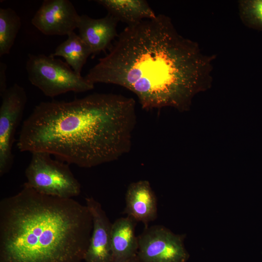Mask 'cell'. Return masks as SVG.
<instances>
[{
	"instance_id": "obj_1",
	"label": "cell",
	"mask_w": 262,
	"mask_h": 262,
	"mask_svg": "<svg viewBox=\"0 0 262 262\" xmlns=\"http://www.w3.org/2000/svg\"><path fill=\"white\" fill-rule=\"evenodd\" d=\"M84 78L113 84L137 97L145 110H189L194 97L209 89L214 56L180 35L163 14L127 26Z\"/></svg>"
},
{
	"instance_id": "obj_2",
	"label": "cell",
	"mask_w": 262,
	"mask_h": 262,
	"mask_svg": "<svg viewBox=\"0 0 262 262\" xmlns=\"http://www.w3.org/2000/svg\"><path fill=\"white\" fill-rule=\"evenodd\" d=\"M136 122L135 100L121 95L95 93L41 102L23 122L17 146L21 152H45L91 168L130 151Z\"/></svg>"
},
{
	"instance_id": "obj_3",
	"label": "cell",
	"mask_w": 262,
	"mask_h": 262,
	"mask_svg": "<svg viewBox=\"0 0 262 262\" xmlns=\"http://www.w3.org/2000/svg\"><path fill=\"white\" fill-rule=\"evenodd\" d=\"M92 229L86 205L25 182L0 201V262H82Z\"/></svg>"
},
{
	"instance_id": "obj_4",
	"label": "cell",
	"mask_w": 262,
	"mask_h": 262,
	"mask_svg": "<svg viewBox=\"0 0 262 262\" xmlns=\"http://www.w3.org/2000/svg\"><path fill=\"white\" fill-rule=\"evenodd\" d=\"M26 69L30 82L50 98L68 92H85L94 88V84L76 73L66 62L50 55L30 54Z\"/></svg>"
},
{
	"instance_id": "obj_5",
	"label": "cell",
	"mask_w": 262,
	"mask_h": 262,
	"mask_svg": "<svg viewBox=\"0 0 262 262\" xmlns=\"http://www.w3.org/2000/svg\"><path fill=\"white\" fill-rule=\"evenodd\" d=\"M45 152L32 153L30 162L25 171V182L41 194L63 198L79 195L81 186L68 164L52 159Z\"/></svg>"
},
{
	"instance_id": "obj_6",
	"label": "cell",
	"mask_w": 262,
	"mask_h": 262,
	"mask_svg": "<svg viewBox=\"0 0 262 262\" xmlns=\"http://www.w3.org/2000/svg\"><path fill=\"white\" fill-rule=\"evenodd\" d=\"M0 176L11 169L14 162L12 147L15 133L27 103L25 89L15 83L0 95Z\"/></svg>"
},
{
	"instance_id": "obj_7",
	"label": "cell",
	"mask_w": 262,
	"mask_h": 262,
	"mask_svg": "<svg viewBox=\"0 0 262 262\" xmlns=\"http://www.w3.org/2000/svg\"><path fill=\"white\" fill-rule=\"evenodd\" d=\"M183 240L162 225L146 227L138 236L137 256L140 262H186L190 256Z\"/></svg>"
},
{
	"instance_id": "obj_8",
	"label": "cell",
	"mask_w": 262,
	"mask_h": 262,
	"mask_svg": "<svg viewBox=\"0 0 262 262\" xmlns=\"http://www.w3.org/2000/svg\"><path fill=\"white\" fill-rule=\"evenodd\" d=\"M80 17L68 0H45L31 23L45 35H67L77 28Z\"/></svg>"
},
{
	"instance_id": "obj_9",
	"label": "cell",
	"mask_w": 262,
	"mask_h": 262,
	"mask_svg": "<svg viewBox=\"0 0 262 262\" xmlns=\"http://www.w3.org/2000/svg\"><path fill=\"white\" fill-rule=\"evenodd\" d=\"M92 217L93 229L84 260L85 262H112V224L101 204L92 197L85 198Z\"/></svg>"
},
{
	"instance_id": "obj_10",
	"label": "cell",
	"mask_w": 262,
	"mask_h": 262,
	"mask_svg": "<svg viewBox=\"0 0 262 262\" xmlns=\"http://www.w3.org/2000/svg\"><path fill=\"white\" fill-rule=\"evenodd\" d=\"M119 21L111 15L95 19L86 15H80L77 29L79 35L89 48L91 54H98L109 49L118 34Z\"/></svg>"
},
{
	"instance_id": "obj_11",
	"label": "cell",
	"mask_w": 262,
	"mask_h": 262,
	"mask_svg": "<svg viewBox=\"0 0 262 262\" xmlns=\"http://www.w3.org/2000/svg\"><path fill=\"white\" fill-rule=\"evenodd\" d=\"M125 201V213L136 222H142L147 227L157 218V198L148 180L131 183L127 189Z\"/></svg>"
},
{
	"instance_id": "obj_12",
	"label": "cell",
	"mask_w": 262,
	"mask_h": 262,
	"mask_svg": "<svg viewBox=\"0 0 262 262\" xmlns=\"http://www.w3.org/2000/svg\"><path fill=\"white\" fill-rule=\"evenodd\" d=\"M137 222L127 216L112 225V262H127L137 255L138 241L135 235Z\"/></svg>"
},
{
	"instance_id": "obj_13",
	"label": "cell",
	"mask_w": 262,
	"mask_h": 262,
	"mask_svg": "<svg viewBox=\"0 0 262 262\" xmlns=\"http://www.w3.org/2000/svg\"><path fill=\"white\" fill-rule=\"evenodd\" d=\"M96 2L119 22H125L127 26L154 18L157 15L145 0H98Z\"/></svg>"
},
{
	"instance_id": "obj_14",
	"label": "cell",
	"mask_w": 262,
	"mask_h": 262,
	"mask_svg": "<svg viewBox=\"0 0 262 262\" xmlns=\"http://www.w3.org/2000/svg\"><path fill=\"white\" fill-rule=\"evenodd\" d=\"M67 36V38L59 45L50 55L64 58L76 73L81 75L82 69L91 54V51L78 34L73 32Z\"/></svg>"
},
{
	"instance_id": "obj_15",
	"label": "cell",
	"mask_w": 262,
	"mask_h": 262,
	"mask_svg": "<svg viewBox=\"0 0 262 262\" xmlns=\"http://www.w3.org/2000/svg\"><path fill=\"white\" fill-rule=\"evenodd\" d=\"M21 21L11 8H0V56L10 53L20 29Z\"/></svg>"
},
{
	"instance_id": "obj_16",
	"label": "cell",
	"mask_w": 262,
	"mask_h": 262,
	"mask_svg": "<svg viewBox=\"0 0 262 262\" xmlns=\"http://www.w3.org/2000/svg\"><path fill=\"white\" fill-rule=\"evenodd\" d=\"M240 17L250 28L262 31V0H241L238 2Z\"/></svg>"
},
{
	"instance_id": "obj_17",
	"label": "cell",
	"mask_w": 262,
	"mask_h": 262,
	"mask_svg": "<svg viewBox=\"0 0 262 262\" xmlns=\"http://www.w3.org/2000/svg\"><path fill=\"white\" fill-rule=\"evenodd\" d=\"M6 65L3 62L0 63V95L7 89L6 82Z\"/></svg>"
},
{
	"instance_id": "obj_18",
	"label": "cell",
	"mask_w": 262,
	"mask_h": 262,
	"mask_svg": "<svg viewBox=\"0 0 262 262\" xmlns=\"http://www.w3.org/2000/svg\"><path fill=\"white\" fill-rule=\"evenodd\" d=\"M127 262H140L137 255L131 258Z\"/></svg>"
}]
</instances>
